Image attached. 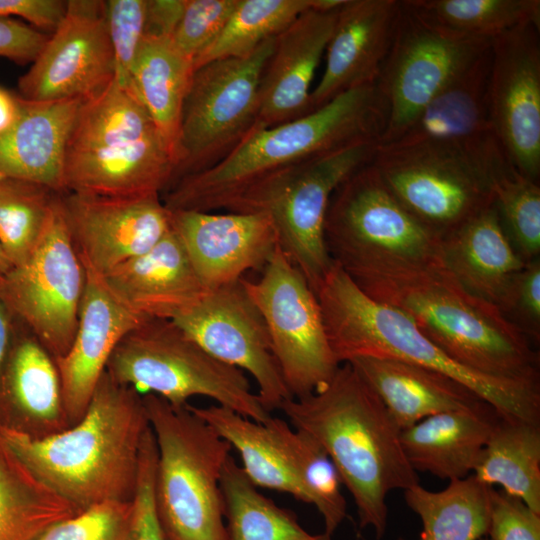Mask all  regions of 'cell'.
<instances>
[{"label": "cell", "instance_id": "obj_1", "mask_svg": "<svg viewBox=\"0 0 540 540\" xmlns=\"http://www.w3.org/2000/svg\"><path fill=\"white\" fill-rule=\"evenodd\" d=\"M279 410L324 448L353 497L359 526L382 538L388 494L419 484V477L404 453L402 430L376 393L343 363L325 387L289 399Z\"/></svg>", "mask_w": 540, "mask_h": 540}, {"label": "cell", "instance_id": "obj_2", "mask_svg": "<svg viewBox=\"0 0 540 540\" xmlns=\"http://www.w3.org/2000/svg\"><path fill=\"white\" fill-rule=\"evenodd\" d=\"M149 428L143 395L105 371L76 424L43 439L0 437L42 483L82 511L132 501Z\"/></svg>", "mask_w": 540, "mask_h": 540}, {"label": "cell", "instance_id": "obj_3", "mask_svg": "<svg viewBox=\"0 0 540 540\" xmlns=\"http://www.w3.org/2000/svg\"><path fill=\"white\" fill-rule=\"evenodd\" d=\"M388 105L377 83L350 89L309 114L272 127L255 125L224 159L175 182L170 211L226 208L251 186L305 160L365 141L380 142Z\"/></svg>", "mask_w": 540, "mask_h": 540}, {"label": "cell", "instance_id": "obj_4", "mask_svg": "<svg viewBox=\"0 0 540 540\" xmlns=\"http://www.w3.org/2000/svg\"><path fill=\"white\" fill-rule=\"evenodd\" d=\"M357 286L408 315L447 355L484 375L539 383V354L499 308L467 291L444 267L381 276Z\"/></svg>", "mask_w": 540, "mask_h": 540}, {"label": "cell", "instance_id": "obj_5", "mask_svg": "<svg viewBox=\"0 0 540 540\" xmlns=\"http://www.w3.org/2000/svg\"><path fill=\"white\" fill-rule=\"evenodd\" d=\"M315 294L340 364L373 356L418 365L465 385L500 417L540 423L539 383L494 378L461 365L404 312L369 297L336 263Z\"/></svg>", "mask_w": 540, "mask_h": 540}, {"label": "cell", "instance_id": "obj_6", "mask_svg": "<svg viewBox=\"0 0 540 540\" xmlns=\"http://www.w3.org/2000/svg\"><path fill=\"white\" fill-rule=\"evenodd\" d=\"M175 170L174 151L132 89L113 80L83 100L66 148L65 192L161 195Z\"/></svg>", "mask_w": 540, "mask_h": 540}, {"label": "cell", "instance_id": "obj_7", "mask_svg": "<svg viewBox=\"0 0 540 540\" xmlns=\"http://www.w3.org/2000/svg\"><path fill=\"white\" fill-rule=\"evenodd\" d=\"M324 239L331 260L356 284L443 265L441 237L401 205L371 162L334 191Z\"/></svg>", "mask_w": 540, "mask_h": 540}, {"label": "cell", "instance_id": "obj_8", "mask_svg": "<svg viewBox=\"0 0 540 540\" xmlns=\"http://www.w3.org/2000/svg\"><path fill=\"white\" fill-rule=\"evenodd\" d=\"M154 434L155 500L171 540H226L221 474L231 446L186 406L143 395Z\"/></svg>", "mask_w": 540, "mask_h": 540}, {"label": "cell", "instance_id": "obj_9", "mask_svg": "<svg viewBox=\"0 0 540 540\" xmlns=\"http://www.w3.org/2000/svg\"><path fill=\"white\" fill-rule=\"evenodd\" d=\"M105 371L119 384L173 406L205 396L257 422L271 417L242 370L211 356L169 319L146 318L129 331Z\"/></svg>", "mask_w": 540, "mask_h": 540}, {"label": "cell", "instance_id": "obj_10", "mask_svg": "<svg viewBox=\"0 0 540 540\" xmlns=\"http://www.w3.org/2000/svg\"><path fill=\"white\" fill-rule=\"evenodd\" d=\"M378 145L359 142L280 170L251 186L226 210L268 215L278 246L315 293L333 264L324 239L330 199L341 183L372 161Z\"/></svg>", "mask_w": 540, "mask_h": 540}, {"label": "cell", "instance_id": "obj_11", "mask_svg": "<svg viewBox=\"0 0 540 540\" xmlns=\"http://www.w3.org/2000/svg\"><path fill=\"white\" fill-rule=\"evenodd\" d=\"M401 205L441 238L494 204L505 156L430 143L378 145L371 161Z\"/></svg>", "mask_w": 540, "mask_h": 540}, {"label": "cell", "instance_id": "obj_12", "mask_svg": "<svg viewBox=\"0 0 540 540\" xmlns=\"http://www.w3.org/2000/svg\"><path fill=\"white\" fill-rule=\"evenodd\" d=\"M274 42L271 38L247 56L216 59L194 70L181 114L173 184L220 162L257 124L260 79Z\"/></svg>", "mask_w": 540, "mask_h": 540}, {"label": "cell", "instance_id": "obj_13", "mask_svg": "<svg viewBox=\"0 0 540 540\" xmlns=\"http://www.w3.org/2000/svg\"><path fill=\"white\" fill-rule=\"evenodd\" d=\"M61 194L52 204L42 236L21 265L1 276L0 299L58 360L76 335L86 269L67 224Z\"/></svg>", "mask_w": 540, "mask_h": 540}, {"label": "cell", "instance_id": "obj_14", "mask_svg": "<svg viewBox=\"0 0 540 540\" xmlns=\"http://www.w3.org/2000/svg\"><path fill=\"white\" fill-rule=\"evenodd\" d=\"M242 285L266 326L272 353L293 398L325 387L341 364L336 359L316 294L277 246L261 276Z\"/></svg>", "mask_w": 540, "mask_h": 540}, {"label": "cell", "instance_id": "obj_15", "mask_svg": "<svg viewBox=\"0 0 540 540\" xmlns=\"http://www.w3.org/2000/svg\"><path fill=\"white\" fill-rule=\"evenodd\" d=\"M491 42L437 31L401 4L394 39L377 80L388 105L379 145L395 140L431 100L490 48Z\"/></svg>", "mask_w": 540, "mask_h": 540}, {"label": "cell", "instance_id": "obj_16", "mask_svg": "<svg viewBox=\"0 0 540 540\" xmlns=\"http://www.w3.org/2000/svg\"><path fill=\"white\" fill-rule=\"evenodd\" d=\"M241 280L207 290L171 321L211 356L250 374L261 404L271 412L293 397L272 353L264 321Z\"/></svg>", "mask_w": 540, "mask_h": 540}, {"label": "cell", "instance_id": "obj_17", "mask_svg": "<svg viewBox=\"0 0 540 540\" xmlns=\"http://www.w3.org/2000/svg\"><path fill=\"white\" fill-rule=\"evenodd\" d=\"M540 24L528 22L491 42L489 111L495 135L522 175L540 177Z\"/></svg>", "mask_w": 540, "mask_h": 540}, {"label": "cell", "instance_id": "obj_18", "mask_svg": "<svg viewBox=\"0 0 540 540\" xmlns=\"http://www.w3.org/2000/svg\"><path fill=\"white\" fill-rule=\"evenodd\" d=\"M113 79L105 1L69 0L61 22L20 76L18 95L31 101L85 100Z\"/></svg>", "mask_w": 540, "mask_h": 540}, {"label": "cell", "instance_id": "obj_19", "mask_svg": "<svg viewBox=\"0 0 540 540\" xmlns=\"http://www.w3.org/2000/svg\"><path fill=\"white\" fill-rule=\"evenodd\" d=\"M67 224L86 269L103 276L153 248L171 229L160 195L61 194Z\"/></svg>", "mask_w": 540, "mask_h": 540}, {"label": "cell", "instance_id": "obj_20", "mask_svg": "<svg viewBox=\"0 0 540 540\" xmlns=\"http://www.w3.org/2000/svg\"><path fill=\"white\" fill-rule=\"evenodd\" d=\"M172 226L207 290L231 285L262 270L278 246L265 213L171 211Z\"/></svg>", "mask_w": 540, "mask_h": 540}, {"label": "cell", "instance_id": "obj_21", "mask_svg": "<svg viewBox=\"0 0 540 540\" xmlns=\"http://www.w3.org/2000/svg\"><path fill=\"white\" fill-rule=\"evenodd\" d=\"M0 367V432L43 439L71 426L55 359L13 317Z\"/></svg>", "mask_w": 540, "mask_h": 540}, {"label": "cell", "instance_id": "obj_22", "mask_svg": "<svg viewBox=\"0 0 540 540\" xmlns=\"http://www.w3.org/2000/svg\"><path fill=\"white\" fill-rule=\"evenodd\" d=\"M344 1L303 12L275 37L260 79L256 125L272 127L311 112L310 86Z\"/></svg>", "mask_w": 540, "mask_h": 540}, {"label": "cell", "instance_id": "obj_23", "mask_svg": "<svg viewBox=\"0 0 540 540\" xmlns=\"http://www.w3.org/2000/svg\"><path fill=\"white\" fill-rule=\"evenodd\" d=\"M400 11L397 0L344 1L325 51L323 74L311 90V111L350 89L377 82Z\"/></svg>", "mask_w": 540, "mask_h": 540}, {"label": "cell", "instance_id": "obj_24", "mask_svg": "<svg viewBox=\"0 0 540 540\" xmlns=\"http://www.w3.org/2000/svg\"><path fill=\"white\" fill-rule=\"evenodd\" d=\"M145 319L121 303L101 276L86 269L76 335L68 352L55 360L71 426L84 416L117 344Z\"/></svg>", "mask_w": 540, "mask_h": 540}, {"label": "cell", "instance_id": "obj_25", "mask_svg": "<svg viewBox=\"0 0 540 540\" xmlns=\"http://www.w3.org/2000/svg\"><path fill=\"white\" fill-rule=\"evenodd\" d=\"M490 66L491 46L388 144L430 143L459 147L487 156H506L490 118Z\"/></svg>", "mask_w": 540, "mask_h": 540}, {"label": "cell", "instance_id": "obj_26", "mask_svg": "<svg viewBox=\"0 0 540 540\" xmlns=\"http://www.w3.org/2000/svg\"><path fill=\"white\" fill-rule=\"evenodd\" d=\"M111 293L144 318L171 320L206 291L176 231L101 276Z\"/></svg>", "mask_w": 540, "mask_h": 540}, {"label": "cell", "instance_id": "obj_27", "mask_svg": "<svg viewBox=\"0 0 540 540\" xmlns=\"http://www.w3.org/2000/svg\"><path fill=\"white\" fill-rule=\"evenodd\" d=\"M82 102L20 96L15 122L0 133V178L31 181L64 193L66 148Z\"/></svg>", "mask_w": 540, "mask_h": 540}, {"label": "cell", "instance_id": "obj_28", "mask_svg": "<svg viewBox=\"0 0 540 540\" xmlns=\"http://www.w3.org/2000/svg\"><path fill=\"white\" fill-rule=\"evenodd\" d=\"M346 363L376 393L401 430L438 413L490 407L460 382L418 365L373 356Z\"/></svg>", "mask_w": 540, "mask_h": 540}, {"label": "cell", "instance_id": "obj_29", "mask_svg": "<svg viewBox=\"0 0 540 540\" xmlns=\"http://www.w3.org/2000/svg\"><path fill=\"white\" fill-rule=\"evenodd\" d=\"M444 267L470 293L498 305L525 266L508 239L494 204L441 238Z\"/></svg>", "mask_w": 540, "mask_h": 540}, {"label": "cell", "instance_id": "obj_30", "mask_svg": "<svg viewBox=\"0 0 540 540\" xmlns=\"http://www.w3.org/2000/svg\"><path fill=\"white\" fill-rule=\"evenodd\" d=\"M496 417L491 407L429 416L401 431L406 458L416 472L463 479L473 472Z\"/></svg>", "mask_w": 540, "mask_h": 540}, {"label": "cell", "instance_id": "obj_31", "mask_svg": "<svg viewBox=\"0 0 540 540\" xmlns=\"http://www.w3.org/2000/svg\"><path fill=\"white\" fill-rule=\"evenodd\" d=\"M473 473L540 514V423L497 415Z\"/></svg>", "mask_w": 540, "mask_h": 540}, {"label": "cell", "instance_id": "obj_32", "mask_svg": "<svg viewBox=\"0 0 540 540\" xmlns=\"http://www.w3.org/2000/svg\"><path fill=\"white\" fill-rule=\"evenodd\" d=\"M193 73V62L171 38L144 36L131 74V89L171 146L175 159L182 109Z\"/></svg>", "mask_w": 540, "mask_h": 540}, {"label": "cell", "instance_id": "obj_33", "mask_svg": "<svg viewBox=\"0 0 540 540\" xmlns=\"http://www.w3.org/2000/svg\"><path fill=\"white\" fill-rule=\"evenodd\" d=\"M78 512L42 483L0 437V540H36Z\"/></svg>", "mask_w": 540, "mask_h": 540}, {"label": "cell", "instance_id": "obj_34", "mask_svg": "<svg viewBox=\"0 0 540 540\" xmlns=\"http://www.w3.org/2000/svg\"><path fill=\"white\" fill-rule=\"evenodd\" d=\"M490 490V486L473 475L449 481L441 491H429L419 484L404 490L407 506L422 522V532L417 540H480L486 537Z\"/></svg>", "mask_w": 540, "mask_h": 540}, {"label": "cell", "instance_id": "obj_35", "mask_svg": "<svg viewBox=\"0 0 540 540\" xmlns=\"http://www.w3.org/2000/svg\"><path fill=\"white\" fill-rule=\"evenodd\" d=\"M188 407L237 450L240 466L253 485L288 493L306 503L285 454L265 423L217 404Z\"/></svg>", "mask_w": 540, "mask_h": 540}, {"label": "cell", "instance_id": "obj_36", "mask_svg": "<svg viewBox=\"0 0 540 540\" xmlns=\"http://www.w3.org/2000/svg\"><path fill=\"white\" fill-rule=\"evenodd\" d=\"M226 540H332L313 535L294 513L262 495L230 454L221 474Z\"/></svg>", "mask_w": 540, "mask_h": 540}, {"label": "cell", "instance_id": "obj_37", "mask_svg": "<svg viewBox=\"0 0 540 540\" xmlns=\"http://www.w3.org/2000/svg\"><path fill=\"white\" fill-rule=\"evenodd\" d=\"M427 26L464 39L492 41L528 22L540 24L539 0H401Z\"/></svg>", "mask_w": 540, "mask_h": 540}, {"label": "cell", "instance_id": "obj_38", "mask_svg": "<svg viewBox=\"0 0 540 540\" xmlns=\"http://www.w3.org/2000/svg\"><path fill=\"white\" fill-rule=\"evenodd\" d=\"M285 454L306 497L322 515L325 532L332 535L346 517L342 480L324 448L310 435L278 417L264 422Z\"/></svg>", "mask_w": 540, "mask_h": 540}, {"label": "cell", "instance_id": "obj_39", "mask_svg": "<svg viewBox=\"0 0 540 540\" xmlns=\"http://www.w3.org/2000/svg\"><path fill=\"white\" fill-rule=\"evenodd\" d=\"M327 0H239L217 40L194 62V70L216 59L244 57L278 36L303 12Z\"/></svg>", "mask_w": 540, "mask_h": 540}, {"label": "cell", "instance_id": "obj_40", "mask_svg": "<svg viewBox=\"0 0 540 540\" xmlns=\"http://www.w3.org/2000/svg\"><path fill=\"white\" fill-rule=\"evenodd\" d=\"M58 194L39 183L0 178V246L11 267L36 248Z\"/></svg>", "mask_w": 540, "mask_h": 540}, {"label": "cell", "instance_id": "obj_41", "mask_svg": "<svg viewBox=\"0 0 540 540\" xmlns=\"http://www.w3.org/2000/svg\"><path fill=\"white\" fill-rule=\"evenodd\" d=\"M494 206L503 229L521 259L540 255V186L514 167L494 184Z\"/></svg>", "mask_w": 540, "mask_h": 540}, {"label": "cell", "instance_id": "obj_42", "mask_svg": "<svg viewBox=\"0 0 540 540\" xmlns=\"http://www.w3.org/2000/svg\"><path fill=\"white\" fill-rule=\"evenodd\" d=\"M147 0L105 1V20L114 59V82L131 89L133 66L145 35Z\"/></svg>", "mask_w": 540, "mask_h": 540}, {"label": "cell", "instance_id": "obj_43", "mask_svg": "<svg viewBox=\"0 0 540 540\" xmlns=\"http://www.w3.org/2000/svg\"><path fill=\"white\" fill-rule=\"evenodd\" d=\"M131 516L132 501L101 503L52 525L36 540H128Z\"/></svg>", "mask_w": 540, "mask_h": 540}, {"label": "cell", "instance_id": "obj_44", "mask_svg": "<svg viewBox=\"0 0 540 540\" xmlns=\"http://www.w3.org/2000/svg\"><path fill=\"white\" fill-rule=\"evenodd\" d=\"M239 0H186L171 37L193 64L219 37Z\"/></svg>", "mask_w": 540, "mask_h": 540}, {"label": "cell", "instance_id": "obj_45", "mask_svg": "<svg viewBox=\"0 0 540 540\" xmlns=\"http://www.w3.org/2000/svg\"><path fill=\"white\" fill-rule=\"evenodd\" d=\"M156 461V442L149 428L141 448L128 540H171L163 527L156 506Z\"/></svg>", "mask_w": 540, "mask_h": 540}, {"label": "cell", "instance_id": "obj_46", "mask_svg": "<svg viewBox=\"0 0 540 540\" xmlns=\"http://www.w3.org/2000/svg\"><path fill=\"white\" fill-rule=\"evenodd\" d=\"M502 314L529 340H540V259L527 262L512 278L499 304Z\"/></svg>", "mask_w": 540, "mask_h": 540}, {"label": "cell", "instance_id": "obj_47", "mask_svg": "<svg viewBox=\"0 0 540 540\" xmlns=\"http://www.w3.org/2000/svg\"><path fill=\"white\" fill-rule=\"evenodd\" d=\"M487 536L489 540H540V514L491 487Z\"/></svg>", "mask_w": 540, "mask_h": 540}, {"label": "cell", "instance_id": "obj_48", "mask_svg": "<svg viewBox=\"0 0 540 540\" xmlns=\"http://www.w3.org/2000/svg\"><path fill=\"white\" fill-rule=\"evenodd\" d=\"M47 38V34L17 18L0 16V58L20 65L31 64Z\"/></svg>", "mask_w": 540, "mask_h": 540}, {"label": "cell", "instance_id": "obj_49", "mask_svg": "<svg viewBox=\"0 0 540 540\" xmlns=\"http://www.w3.org/2000/svg\"><path fill=\"white\" fill-rule=\"evenodd\" d=\"M67 1L0 0V16L21 18L38 30L51 33L61 22Z\"/></svg>", "mask_w": 540, "mask_h": 540}, {"label": "cell", "instance_id": "obj_50", "mask_svg": "<svg viewBox=\"0 0 540 540\" xmlns=\"http://www.w3.org/2000/svg\"><path fill=\"white\" fill-rule=\"evenodd\" d=\"M185 4L186 0H147L144 36L171 38Z\"/></svg>", "mask_w": 540, "mask_h": 540}, {"label": "cell", "instance_id": "obj_51", "mask_svg": "<svg viewBox=\"0 0 540 540\" xmlns=\"http://www.w3.org/2000/svg\"><path fill=\"white\" fill-rule=\"evenodd\" d=\"M20 109V96L0 86V133L16 120Z\"/></svg>", "mask_w": 540, "mask_h": 540}, {"label": "cell", "instance_id": "obj_52", "mask_svg": "<svg viewBox=\"0 0 540 540\" xmlns=\"http://www.w3.org/2000/svg\"><path fill=\"white\" fill-rule=\"evenodd\" d=\"M12 316L0 299V367L9 344L12 331Z\"/></svg>", "mask_w": 540, "mask_h": 540}, {"label": "cell", "instance_id": "obj_53", "mask_svg": "<svg viewBox=\"0 0 540 540\" xmlns=\"http://www.w3.org/2000/svg\"><path fill=\"white\" fill-rule=\"evenodd\" d=\"M11 268L12 267L9 261L7 260L6 256L4 255L0 246V276H3L4 274H6Z\"/></svg>", "mask_w": 540, "mask_h": 540}, {"label": "cell", "instance_id": "obj_54", "mask_svg": "<svg viewBox=\"0 0 540 540\" xmlns=\"http://www.w3.org/2000/svg\"><path fill=\"white\" fill-rule=\"evenodd\" d=\"M480 540H489L488 537H483Z\"/></svg>", "mask_w": 540, "mask_h": 540}, {"label": "cell", "instance_id": "obj_55", "mask_svg": "<svg viewBox=\"0 0 540 540\" xmlns=\"http://www.w3.org/2000/svg\"><path fill=\"white\" fill-rule=\"evenodd\" d=\"M0 281H1V276H0Z\"/></svg>", "mask_w": 540, "mask_h": 540}]
</instances>
